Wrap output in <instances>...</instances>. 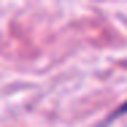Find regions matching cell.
Instances as JSON below:
<instances>
[{"mask_svg": "<svg viewBox=\"0 0 127 127\" xmlns=\"http://www.w3.org/2000/svg\"><path fill=\"white\" fill-rule=\"evenodd\" d=\"M119 114H127V103L122 105V108H119V111H116V116H119Z\"/></svg>", "mask_w": 127, "mask_h": 127, "instance_id": "1", "label": "cell"}]
</instances>
